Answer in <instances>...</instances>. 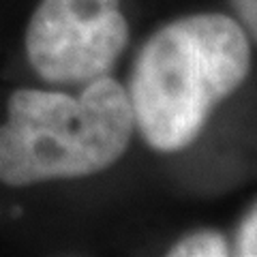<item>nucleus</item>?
<instances>
[{
  "label": "nucleus",
  "mask_w": 257,
  "mask_h": 257,
  "mask_svg": "<svg viewBox=\"0 0 257 257\" xmlns=\"http://www.w3.org/2000/svg\"><path fill=\"white\" fill-rule=\"evenodd\" d=\"M251 43L223 13H193L159 28L133 62L135 128L157 152L193 146L214 107L246 82Z\"/></svg>",
  "instance_id": "obj_1"
},
{
  "label": "nucleus",
  "mask_w": 257,
  "mask_h": 257,
  "mask_svg": "<svg viewBox=\"0 0 257 257\" xmlns=\"http://www.w3.org/2000/svg\"><path fill=\"white\" fill-rule=\"evenodd\" d=\"M135 131L124 86L101 75L77 96L20 88L0 124V182L30 187L105 172L126 152Z\"/></svg>",
  "instance_id": "obj_2"
},
{
  "label": "nucleus",
  "mask_w": 257,
  "mask_h": 257,
  "mask_svg": "<svg viewBox=\"0 0 257 257\" xmlns=\"http://www.w3.org/2000/svg\"><path fill=\"white\" fill-rule=\"evenodd\" d=\"M128 43L120 0H41L26 28V56L47 84L107 75Z\"/></svg>",
  "instance_id": "obj_3"
},
{
  "label": "nucleus",
  "mask_w": 257,
  "mask_h": 257,
  "mask_svg": "<svg viewBox=\"0 0 257 257\" xmlns=\"http://www.w3.org/2000/svg\"><path fill=\"white\" fill-rule=\"evenodd\" d=\"M167 255L172 257H225L231 255V244L223 231L199 229L182 236Z\"/></svg>",
  "instance_id": "obj_4"
},
{
  "label": "nucleus",
  "mask_w": 257,
  "mask_h": 257,
  "mask_svg": "<svg viewBox=\"0 0 257 257\" xmlns=\"http://www.w3.org/2000/svg\"><path fill=\"white\" fill-rule=\"evenodd\" d=\"M231 255L257 257V202L248 208L238 225L234 244H231Z\"/></svg>",
  "instance_id": "obj_5"
},
{
  "label": "nucleus",
  "mask_w": 257,
  "mask_h": 257,
  "mask_svg": "<svg viewBox=\"0 0 257 257\" xmlns=\"http://www.w3.org/2000/svg\"><path fill=\"white\" fill-rule=\"evenodd\" d=\"M229 3L238 13L240 24L257 43V0H229Z\"/></svg>",
  "instance_id": "obj_6"
}]
</instances>
